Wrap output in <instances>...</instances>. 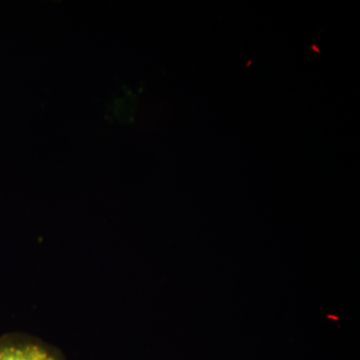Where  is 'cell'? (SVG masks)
<instances>
[{"instance_id": "cell-1", "label": "cell", "mask_w": 360, "mask_h": 360, "mask_svg": "<svg viewBox=\"0 0 360 360\" xmlns=\"http://www.w3.org/2000/svg\"><path fill=\"white\" fill-rule=\"evenodd\" d=\"M0 360H56L46 349L37 345H11L0 348Z\"/></svg>"}]
</instances>
